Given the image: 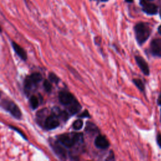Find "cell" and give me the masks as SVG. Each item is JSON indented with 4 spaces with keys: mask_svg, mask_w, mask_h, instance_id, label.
I'll return each mask as SVG.
<instances>
[{
    "mask_svg": "<svg viewBox=\"0 0 161 161\" xmlns=\"http://www.w3.org/2000/svg\"><path fill=\"white\" fill-rule=\"evenodd\" d=\"M82 138V135L75 133H64L58 136V142L64 146L70 148Z\"/></svg>",
    "mask_w": 161,
    "mask_h": 161,
    "instance_id": "2",
    "label": "cell"
},
{
    "mask_svg": "<svg viewBox=\"0 0 161 161\" xmlns=\"http://www.w3.org/2000/svg\"><path fill=\"white\" fill-rule=\"evenodd\" d=\"M94 144L97 148L100 149H106L108 148L109 145V143L108 139L103 135H99L94 140Z\"/></svg>",
    "mask_w": 161,
    "mask_h": 161,
    "instance_id": "8",
    "label": "cell"
},
{
    "mask_svg": "<svg viewBox=\"0 0 161 161\" xmlns=\"http://www.w3.org/2000/svg\"><path fill=\"white\" fill-rule=\"evenodd\" d=\"M157 103H158V105L161 106V94H160V96H159L158 97V101H157Z\"/></svg>",
    "mask_w": 161,
    "mask_h": 161,
    "instance_id": "24",
    "label": "cell"
},
{
    "mask_svg": "<svg viewBox=\"0 0 161 161\" xmlns=\"http://www.w3.org/2000/svg\"><path fill=\"white\" fill-rule=\"evenodd\" d=\"M86 130H87V131H89V132H92V133H94V132H96L97 131V127L92 123H87V126H86Z\"/></svg>",
    "mask_w": 161,
    "mask_h": 161,
    "instance_id": "18",
    "label": "cell"
},
{
    "mask_svg": "<svg viewBox=\"0 0 161 161\" xmlns=\"http://www.w3.org/2000/svg\"><path fill=\"white\" fill-rule=\"evenodd\" d=\"M114 159V153H113V152H111L109 157L106 159V160H113Z\"/></svg>",
    "mask_w": 161,
    "mask_h": 161,
    "instance_id": "23",
    "label": "cell"
},
{
    "mask_svg": "<svg viewBox=\"0 0 161 161\" xmlns=\"http://www.w3.org/2000/svg\"><path fill=\"white\" fill-rule=\"evenodd\" d=\"M1 31V28H0V31Z\"/></svg>",
    "mask_w": 161,
    "mask_h": 161,
    "instance_id": "29",
    "label": "cell"
},
{
    "mask_svg": "<svg viewBox=\"0 0 161 161\" xmlns=\"http://www.w3.org/2000/svg\"><path fill=\"white\" fill-rule=\"evenodd\" d=\"M157 144L158 145V146L161 148V134L160 133L157 134Z\"/></svg>",
    "mask_w": 161,
    "mask_h": 161,
    "instance_id": "22",
    "label": "cell"
},
{
    "mask_svg": "<svg viewBox=\"0 0 161 161\" xmlns=\"http://www.w3.org/2000/svg\"><path fill=\"white\" fill-rule=\"evenodd\" d=\"M79 117L80 118H86V117H89V113L87 110H85L84 113H81L80 115H79Z\"/></svg>",
    "mask_w": 161,
    "mask_h": 161,
    "instance_id": "21",
    "label": "cell"
},
{
    "mask_svg": "<svg viewBox=\"0 0 161 161\" xmlns=\"http://www.w3.org/2000/svg\"><path fill=\"white\" fill-rule=\"evenodd\" d=\"M35 84H34V82L32 81V80L31 79L30 77H26V78L25 80V91L28 94V92H30L32 89V87L35 86Z\"/></svg>",
    "mask_w": 161,
    "mask_h": 161,
    "instance_id": "13",
    "label": "cell"
},
{
    "mask_svg": "<svg viewBox=\"0 0 161 161\" xmlns=\"http://www.w3.org/2000/svg\"><path fill=\"white\" fill-rule=\"evenodd\" d=\"M48 78H49V80L50 82H55V83H58L59 82L58 77L53 73H50Z\"/></svg>",
    "mask_w": 161,
    "mask_h": 161,
    "instance_id": "19",
    "label": "cell"
},
{
    "mask_svg": "<svg viewBox=\"0 0 161 161\" xmlns=\"http://www.w3.org/2000/svg\"><path fill=\"white\" fill-rule=\"evenodd\" d=\"M135 60H136L137 65H138V67H140V69H141L142 72L145 75H148L150 74V70H149L148 65L147 63V62L145 61V60L140 56H136Z\"/></svg>",
    "mask_w": 161,
    "mask_h": 161,
    "instance_id": "6",
    "label": "cell"
},
{
    "mask_svg": "<svg viewBox=\"0 0 161 161\" xmlns=\"http://www.w3.org/2000/svg\"><path fill=\"white\" fill-rule=\"evenodd\" d=\"M150 50L153 55L161 57V39L153 40L151 42Z\"/></svg>",
    "mask_w": 161,
    "mask_h": 161,
    "instance_id": "7",
    "label": "cell"
},
{
    "mask_svg": "<svg viewBox=\"0 0 161 161\" xmlns=\"http://www.w3.org/2000/svg\"><path fill=\"white\" fill-rule=\"evenodd\" d=\"M60 125L58 117L54 114H51L46 118L44 121V126L46 130H50L57 128Z\"/></svg>",
    "mask_w": 161,
    "mask_h": 161,
    "instance_id": "4",
    "label": "cell"
},
{
    "mask_svg": "<svg viewBox=\"0 0 161 161\" xmlns=\"http://www.w3.org/2000/svg\"><path fill=\"white\" fill-rule=\"evenodd\" d=\"M158 31L161 35V25L158 28Z\"/></svg>",
    "mask_w": 161,
    "mask_h": 161,
    "instance_id": "25",
    "label": "cell"
},
{
    "mask_svg": "<svg viewBox=\"0 0 161 161\" xmlns=\"http://www.w3.org/2000/svg\"><path fill=\"white\" fill-rule=\"evenodd\" d=\"M1 106L7 111H8L14 118L17 119H20L21 116V111L19 108L15 104L13 101H4Z\"/></svg>",
    "mask_w": 161,
    "mask_h": 161,
    "instance_id": "3",
    "label": "cell"
},
{
    "mask_svg": "<svg viewBox=\"0 0 161 161\" xmlns=\"http://www.w3.org/2000/svg\"><path fill=\"white\" fill-rule=\"evenodd\" d=\"M159 14H160V18H161V8H160V9H159Z\"/></svg>",
    "mask_w": 161,
    "mask_h": 161,
    "instance_id": "26",
    "label": "cell"
},
{
    "mask_svg": "<svg viewBox=\"0 0 161 161\" xmlns=\"http://www.w3.org/2000/svg\"><path fill=\"white\" fill-rule=\"evenodd\" d=\"M58 99L60 103L65 106L70 105L75 100L74 96L70 92L67 91L60 92L58 94Z\"/></svg>",
    "mask_w": 161,
    "mask_h": 161,
    "instance_id": "5",
    "label": "cell"
},
{
    "mask_svg": "<svg viewBox=\"0 0 161 161\" xmlns=\"http://www.w3.org/2000/svg\"><path fill=\"white\" fill-rule=\"evenodd\" d=\"M43 87L47 92H50L52 90V85L49 80H45L43 82Z\"/></svg>",
    "mask_w": 161,
    "mask_h": 161,
    "instance_id": "20",
    "label": "cell"
},
{
    "mask_svg": "<svg viewBox=\"0 0 161 161\" xmlns=\"http://www.w3.org/2000/svg\"><path fill=\"white\" fill-rule=\"evenodd\" d=\"M133 82L135 84V86L138 88V89H140L141 91L143 92L145 91V86L142 80L139 79H133Z\"/></svg>",
    "mask_w": 161,
    "mask_h": 161,
    "instance_id": "15",
    "label": "cell"
},
{
    "mask_svg": "<svg viewBox=\"0 0 161 161\" xmlns=\"http://www.w3.org/2000/svg\"><path fill=\"white\" fill-rule=\"evenodd\" d=\"M30 77L35 85L37 84L38 82H40L42 79V76L41 74H40L39 72L33 73L32 74H31Z\"/></svg>",
    "mask_w": 161,
    "mask_h": 161,
    "instance_id": "14",
    "label": "cell"
},
{
    "mask_svg": "<svg viewBox=\"0 0 161 161\" xmlns=\"http://www.w3.org/2000/svg\"><path fill=\"white\" fill-rule=\"evenodd\" d=\"M147 1H153V0H147Z\"/></svg>",
    "mask_w": 161,
    "mask_h": 161,
    "instance_id": "28",
    "label": "cell"
},
{
    "mask_svg": "<svg viewBox=\"0 0 161 161\" xmlns=\"http://www.w3.org/2000/svg\"><path fill=\"white\" fill-rule=\"evenodd\" d=\"M70 105V106H69V111L70 113V114H76L81 108L80 104L76 99L72 103H71Z\"/></svg>",
    "mask_w": 161,
    "mask_h": 161,
    "instance_id": "12",
    "label": "cell"
},
{
    "mask_svg": "<svg viewBox=\"0 0 161 161\" xmlns=\"http://www.w3.org/2000/svg\"><path fill=\"white\" fill-rule=\"evenodd\" d=\"M135 37L138 43L140 45L145 43L149 38L151 30L147 23H139L134 28Z\"/></svg>",
    "mask_w": 161,
    "mask_h": 161,
    "instance_id": "1",
    "label": "cell"
},
{
    "mask_svg": "<svg viewBox=\"0 0 161 161\" xmlns=\"http://www.w3.org/2000/svg\"><path fill=\"white\" fill-rule=\"evenodd\" d=\"M30 105H31V107L32 109H35L37 108V107L38 106V104H39L38 99L36 96H32L30 97Z\"/></svg>",
    "mask_w": 161,
    "mask_h": 161,
    "instance_id": "16",
    "label": "cell"
},
{
    "mask_svg": "<svg viewBox=\"0 0 161 161\" xmlns=\"http://www.w3.org/2000/svg\"><path fill=\"white\" fill-rule=\"evenodd\" d=\"M102 1H106V0H102Z\"/></svg>",
    "mask_w": 161,
    "mask_h": 161,
    "instance_id": "30",
    "label": "cell"
},
{
    "mask_svg": "<svg viewBox=\"0 0 161 161\" xmlns=\"http://www.w3.org/2000/svg\"><path fill=\"white\" fill-rule=\"evenodd\" d=\"M126 1H127L128 3H131L133 1V0H126Z\"/></svg>",
    "mask_w": 161,
    "mask_h": 161,
    "instance_id": "27",
    "label": "cell"
},
{
    "mask_svg": "<svg viewBox=\"0 0 161 161\" xmlns=\"http://www.w3.org/2000/svg\"><path fill=\"white\" fill-rule=\"evenodd\" d=\"M12 46L14 48V52L16 53V54L23 60H26L27 58V55L26 52L24 50L23 48H21L20 46H19L16 43L12 42Z\"/></svg>",
    "mask_w": 161,
    "mask_h": 161,
    "instance_id": "10",
    "label": "cell"
},
{
    "mask_svg": "<svg viewBox=\"0 0 161 161\" xmlns=\"http://www.w3.org/2000/svg\"><path fill=\"white\" fill-rule=\"evenodd\" d=\"M52 148L56 154L62 158H65L66 157L65 150L58 143H55L52 145Z\"/></svg>",
    "mask_w": 161,
    "mask_h": 161,
    "instance_id": "11",
    "label": "cell"
},
{
    "mask_svg": "<svg viewBox=\"0 0 161 161\" xmlns=\"http://www.w3.org/2000/svg\"><path fill=\"white\" fill-rule=\"evenodd\" d=\"M82 126H83V122L81 119H77L72 124V127L75 130H80L82 128Z\"/></svg>",
    "mask_w": 161,
    "mask_h": 161,
    "instance_id": "17",
    "label": "cell"
},
{
    "mask_svg": "<svg viewBox=\"0 0 161 161\" xmlns=\"http://www.w3.org/2000/svg\"><path fill=\"white\" fill-rule=\"evenodd\" d=\"M143 11L148 14H155L157 13V6L152 3L144 4L143 6Z\"/></svg>",
    "mask_w": 161,
    "mask_h": 161,
    "instance_id": "9",
    "label": "cell"
}]
</instances>
